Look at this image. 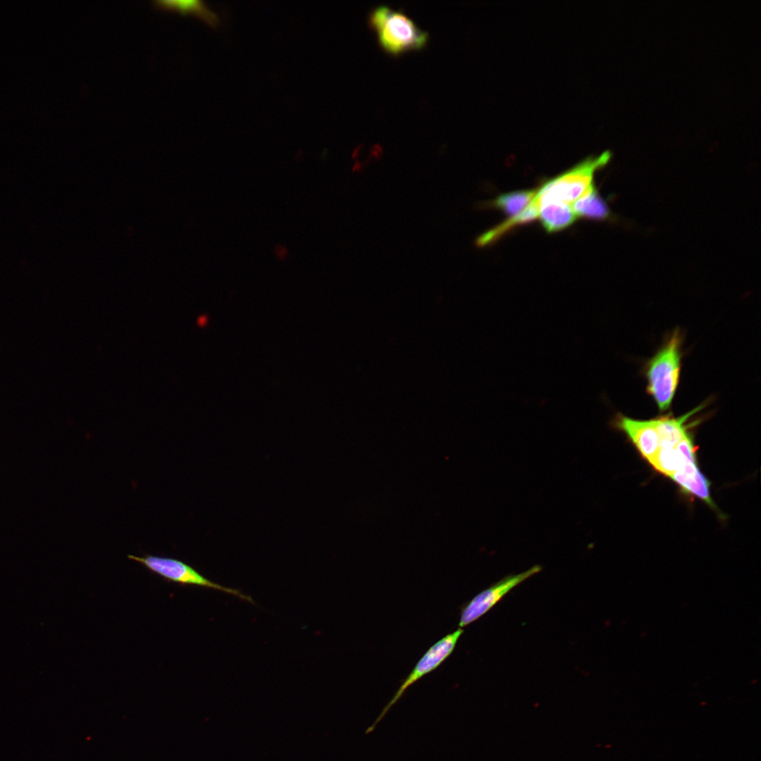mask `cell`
I'll list each match as a JSON object with an SVG mask.
<instances>
[{
	"mask_svg": "<svg viewBox=\"0 0 761 761\" xmlns=\"http://www.w3.org/2000/svg\"><path fill=\"white\" fill-rule=\"evenodd\" d=\"M538 218L547 233L562 230L578 218L571 205L561 202L547 201L538 204Z\"/></svg>",
	"mask_w": 761,
	"mask_h": 761,
	"instance_id": "obj_9",
	"label": "cell"
},
{
	"mask_svg": "<svg viewBox=\"0 0 761 761\" xmlns=\"http://www.w3.org/2000/svg\"><path fill=\"white\" fill-rule=\"evenodd\" d=\"M537 189L519 190L502 194L488 203L480 204L481 207H493L513 217L519 214L532 201Z\"/></svg>",
	"mask_w": 761,
	"mask_h": 761,
	"instance_id": "obj_13",
	"label": "cell"
},
{
	"mask_svg": "<svg viewBox=\"0 0 761 761\" xmlns=\"http://www.w3.org/2000/svg\"><path fill=\"white\" fill-rule=\"evenodd\" d=\"M538 215L539 208L536 203L532 199L528 206L519 214L509 218L500 225L478 235L475 240V246L478 248L487 247L495 242L501 236L515 227L531 223L538 218Z\"/></svg>",
	"mask_w": 761,
	"mask_h": 761,
	"instance_id": "obj_10",
	"label": "cell"
},
{
	"mask_svg": "<svg viewBox=\"0 0 761 761\" xmlns=\"http://www.w3.org/2000/svg\"><path fill=\"white\" fill-rule=\"evenodd\" d=\"M687 493L703 500L712 508L715 505L710 493V482L698 469L697 462L683 464L669 476Z\"/></svg>",
	"mask_w": 761,
	"mask_h": 761,
	"instance_id": "obj_8",
	"label": "cell"
},
{
	"mask_svg": "<svg viewBox=\"0 0 761 761\" xmlns=\"http://www.w3.org/2000/svg\"><path fill=\"white\" fill-rule=\"evenodd\" d=\"M571 208L577 218L605 221L611 216L607 203L599 194L594 184L571 204Z\"/></svg>",
	"mask_w": 761,
	"mask_h": 761,
	"instance_id": "obj_11",
	"label": "cell"
},
{
	"mask_svg": "<svg viewBox=\"0 0 761 761\" xmlns=\"http://www.w3.org/2000/svg\"><path fill=\"white\" fill-rule=\"evenodd\" d=\"M127 557L130 560L141 564L149 571L159 575L168 582L179 583L182 586H196L215 589L253 602L250 597L244 595L237 590L226 588L212 582L181 560L151 555L144 556L128 555Z\"/></svg>",
	"mask_w": 761,
	"mask_h": 761,
	"instance_id": "obj_4",
	"label": "cell"
},
{
	"mask_svg": "<svg viewBox=\"0 0 761 761\" xmlns=\"http://www.w3.org/2000/svg\"><path fill=\"white\" fill-rule=\"evenodd\" d=\"M683 340L681 331L676 328L644 365L646 392L662 412L671 407L679 384Z\"/></svg>",
	"mask_w": 761,
	"mask_h": 761,
	"instance_id": "obj_1",
	"label": "cell"
},
{
	"mask_svg": "<svg viewBox=\"0 0 761 761\" xmlns=\"http://www.w3.org/2000/svg\"><path fill=\"white\" fill-rule=\"evenodd\" d=\"M367 23L382 49L392 56L419 50L426 46L429 32L421 29L404 11L385 4L373 7Z\"/></svg>",
	"mask_w": 761,
	"mask_h": 761,
	"instance_id": "obj_2",
	"label": "cell"
},
{
	"mask_svg": "<svg viewBox=\"0 0 761 761\" xmlns=\"http://www.w3.org/2000/svg\"><path fill=\"white\" fill-rule=\"evenodd\" d=\"M461 628L444 636L433 645L421 657L407 677L402 683L394 696L383 709L379 716L366 733L373 731L390 708L402 696L405 691L425 675L436 669L453 652L457 643L463 633Z\"/></svg>",
	"mask_w": 761,
	"mask_h": 761,
	"instance_id": "obj_5",
	"label": "cell"
},
{
	"mask_svg": "<svg viewBox=\"0 0 761 761\" xmlns=\"http://www.w3.org/2000/svg\"><path fill=\"white\" fill-rule=\"evenodd\" d=\"M153 4L158 8L193 13L213 27L220 23L216 13L201 0H155Z\"/></svg>",
	"mask_w": 761,
	"mask_h": 761,
	"instance_id": "obj_12",
	"label": "cell"
},
{
	"mask_svg": "<svg viewBox=\"0 0 761 761\" xmlns=\"http://www.w3.org/2000/svg\"><path fill=\"white\" fill-rule=\"evenodd\" d=\"M281 247H277V249H275V254H277L276 256L278 258H279L280 260H283L287 256V249H285V247H283V249H282V252H281Z\"/></svg>",
	"mask_w": 761,
	"mask_h": 761,
	"instance_id": "obj_14",
	"label": "cell"
},
{
	"mask_svg": "<svg viewBox=\"0 0 761 761\" xmlns=\"http://www.w3.org/2000/svg\"><path fill=\"white\" fill-rule=\"evenodd\" d=\"M611 428L622 432L636 447L649 463L652 462L660 447V438L655 419L639 420L616 413L610 421Z\"/></svg>",
	"mask_w": 761,
	"mask_h": 761,
	"instance_id": "obj_7",
	"label": "cell"
},
{
	"mask_svg": "<svg viewBox=\"0 0 761 761\" xmlns=\"http://www.w3.org/2000/svg\"><path fill=\"white\" fill-rule=\"evenodd\" d=\"M611 158L610 151L588 157L573 168L547 181L537 189L533 200L537 205L547 201L572 204L593 185L595 172L605 166Z\"/></svg>",
	"mask_w": 761,
	"mask_h": 761,
	"instance_id": "obj_3",
	"label": "cell"
},
{
	"mask_svg": "<svg viewBox=\"0 0 761 761\" xmlns=\"http://www.w3.org/2000/svg\"><path fill=\"white\" fill-rule=\"evenodd\" d=\"M541 569L540 566L535 565L520 574L507 576L478 593L462 609L459 626L464 627L477 620L513 588L540 572Z\"/></svg>",
	"mask_w": 761,
	"mask_h": 761,
	"instance_id": "obj_6",
	"label": "cell"
}]
</instances>
